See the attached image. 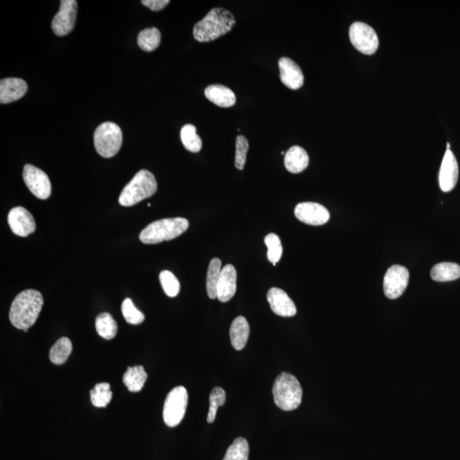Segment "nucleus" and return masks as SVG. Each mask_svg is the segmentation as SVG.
<instances>
[{
    "mask_svg": "<svg viewBox=\"0 0 460 460\" xmlns=\"http://www.w3.org/2000/svg\"><path fill=\"white\" fill-rule=\"evenodd\" d=\"M122 131L114 122L100 125L94 133L95 150L104 158H111L116 155L122 145Z\"/></svg>",
    "mask_w": 460,
    "mask_h": 460,
    "instance_id": "nucleus-6",
    "label": "nucleus"
},
{
    "mask_svg": "<svg viewBox=\"0 0 460 460\" xmlns=\"http://www.w3.org/2000/svg\"><path fill=\"white\" fill-rule=\"evenodd\" d=\"M249 442L243 437H238L227 450L223 460H249Z\"/></svg>",
    "mask_w": 460,
    "mask_h": 460,
    "instance_id": "nucleus-30",
    "label": "nucleus"
},
{
    "mask_svg": "<svg viewBox=\"0 0 460 460\" xmlns=\"http://www.w3.org/2000/svg\"><path fill=\"white\" fill-rule=\"evenodd\" d=\"M28 90L26 81L19 78H7L0 81V103L7 104L19 101Z\"/></svg>",
    "mask_w": 460,
    "mask_h": 460,
    "instance_id": "nucleus-17",
    "label": "nucleus"
},
{
    "mask_svg": "<svg viewBox=\"0 0 460 460\" xmlns=\"http://www.w3.org/2000/svg\"><path fill=\"white\" fill-rule=\"evenodd\" d=\"M350 40L355 49L366 55L375 54L380 45L375 30L360 21L350 26Z\"/></svg>",
    "mask_w": 460,
    "mask_h": 460,
    "instance_id": "nucleus-8",
    "label": "nucleus"
},
{
    "mask_svg": "<svg viewBox=\"0 0 460 460\" xmlns=\"http://www.w3.org/2000/svg\"><path fill=\"white\" fill-rule=\"evenodd\" d=\"M205 95L210 102L221 108H230L236 103V97L233 90L222 85L207 86Z\"/></svg>",
    "mask_w": 460,
    "mask_h": 460,
    "instance_id": "nucleus-20",
    "label": "nucleus"
},
{
    "mask_svg": "<svg viewBox=\"0 0 460 460\" xmlns=\"http://www.w3.org/2000/svg\"><path fill=\"white\" fill-rule=\"evenodd\" d=\"M310 158L307 152L299 146L291 147L285 155L284 164L288 170L293 174L305 171L309 166Z\"/></svg>",
    "mask_w": 460,
    "mask_h": 460,
    "instance_id": "nucleus-19",
    "label": "nucleus"
},
{
    "mask_svg": "<svg viewBox=\"0 0 460 460\" xmlns=\"http://www.w3.org/2000/svg\"><path fill=\"white\" fill-rule=\"evenodd\" d=\"M95 329L104 340H110L116 336L118 325L110 313L104 312L95 319Z\"/></svg>",
    "mask_w": 460,
    "mask_h": 460,
    "instance_id": "nucleus-26",
    "label": "nucleus"
},
{
    "mask_svg": "<svg viewBox=\"0 0 460 460\" xmlns=\"http://www.w3.org/2000/svg\"><path fill=\"white\" fill-rule=\"evenodd\" d=\"M162 42V33L156 28L142 30L138 34L137 44L142 51L147 52L154 51L157 49Z\"/></svg>",
    "mask_w": 460,
    "mask_h": 460,
    "instance_id": "nucleus-27",
    "label": "nucleus"
},
{
    "mask_svg": "<svg viewBox=\"0 0 460 460\" xmlns=\"http://www.w3.org/2000/svg\"><path fill=\"white\" fill-rule=\"evenodd\" d=\"M44 298L38 291L28 289L23 291L12 302L10 310V320L15 328L24 330L33 327L40 315Z\"/></svg>",
    "mask_w": 460,
    "mask_h": 460,
    "instance_id": "nucleus-1",
    "label": "nucleus"
},
{
    "mask_svg": "<svg viewBox=\"0 0 460 460\" xmlns=\"http://www.w3.org/2000/svg\"><path fill=\"white\" fill-rule=\"evenodd\" d=\"M23 176L25 184L34 197L41 199H46L51 197V184L45 172L28 164L24 167Z\"/></svg>",
    "mask_w": 460,
    "mask_h": 460,
    "instance_id": "nucleus-9",
    "label": "nucleus"
},
{
    "mask_svg": "<svg viewBox=\"0 0 460 460\" xmlns=\"http://www.w3.org/2000/svg\"><path fill=\"white\" fill-rule=\"evenodd\" d=\"M249 150V143L246 137L243 135H239L236 141V167L239 170H243L246 162L247 152Z\"/></svg>",
    "mask_w": 460,
    "mask_h": 460,
    "instance_id": "nucleus-35",
    "label": "nucleus"
},
{
    "mask_svg": "<svg viewBox=\"0 0 460 460\" xmlns=\"http://www.w3.org/2000/svg\"><path fill=\"white\" fill-rule=\"evenodd\" d=\"M90 401L95 407H106L113 397L110 385L108 383L95 385V387L90 390Z\"/></svg>",
    "mask_w": 460,
    "mask_h": 460,
    "instance_id": "nucleus-29",
    "label": "nucleus"
},
{
    "mask_svg": "<svg viewBox=\"0 0 460 460\" xmlns=\"http://www.w3.org/2000/svg\"><path fill=\"white\" fill-rule=\"evenodd\" d=\"M280 77L282 83L292 90L301 88L305 76L302 69L292 59L281 58L279 60Z\"/></svg>",
    "mask_w": 460,
    "mask_h": 460,
    "instance_id": "nucleus-16",
    "label": "nucleus"
},
{
    "mask_svg": "<svg viewBox=\"0 0 460 460\" xmlns=\"http://www.w3.org/2000/svg\"><path fill=\"white\" fill-rule=\"evenodd\" d=\"M281 155H286L285 152H284V151H282V152H281Z\"/></svg>",
    "mask_w": 460,
    "mask_h": 460,
    "instance_id": "nucleus-38",
    "label": "nucleus"
},
{
    "mask_svg": "<svg viewBox=\"0 0 460 460\" xmlns=\"http://www.w3.org/2000/svg\"><path fill=\"white\" fill-rule=\"evenodd\" d=\"M222 272V262L219 258L211 260L208 267L207 277V291L211 299L218 298V285Z\"/></svg>",
    "mask_w": 460,
    "mask_h": 460,
    "instance_id": "nucleus-25",
    "label": "nucleus"
},
{
    "mask_svg": "<svg viewBox=\"0 0 460 460\" xmlns=\"http://www.w3.org/2000/svg\"><path fill=\"white\" fill-rule=\"evenodd\" d=\"M236 23L231 12L223 8L212 9L194 25V37L195 41L202 43L215 41L231 31Z\"/></svg>",
    "mask_w": 460,
    "mask_h": 460,
    "instance_id": "nucleus-2",
    "label": "nucleus"
},
{
    "mask_svg": "<svg viewBox=\"0 0 460 460\" xmlns=\"http://www.w3.org/2000/svg\"><path fill=\"white\" fill-rule=\"evenodd\" d=\"M229 334L234 348L236 350L244 349L250 334V327L246 319L243 316L234 319Z\"/></svg>",
    "mask_w": 460,
    "mask_h": 460,
    "instance_id": "nucleus-21",
    "label": "nucleus"
},
{
    "mask_svg": "<svg viewBox=\"0 0 460 460\" xmlns=\"http://www.w3.org/2000/svg\"><path fill=\"white\" fill-rule=\"evenodd\" d=\"M143 6L150 8L151 11H160L170 4L169 0H142Z\"/></svg>",
    "mask_w": 460,
    "mask_h": 460,
    "instance_id": "nucleus-36",
    "label": "nucleus"
},
{
    "mask_svg": "<svg viewBox=\"0 0 460 460\" xmlns=\"http://www.w3.org/2000/svg\"><path fill=\"white\" fill-rule=\"evenodd\" d=\"M180 137L182 142L187 150L192 153H198L202 147V138L197 133V127L193 125H185L181 130Z\"/></svg>",
    "mask_w": 460,
    "mask_h": 460,
    "instance_id": "nucleus-28",
    "label": "nucleus"
},
{
    "mask_svg": "<svg viewBox=\"0 0 460 460\" xmlns=\"http://www.w3.org/2000/svg\"><path fill=\"white\" fill-rule=\"evenodd\" d=\"M272 392L276 405L281 410L293 411L301 404V385L291 373L282 372L276 377Z\"/></svg>",
    "mask_w": 460,
    "mask_h": 460,
    "instance_id": "nucleus-4",
    "label": "nucleus"
},
{
    "mask_svg": "<svg viewBox=\"0 0 460 460\" xmlns=\"http://www.w3.org/2000/svg\"><path fill=\"white\" fill-rule=\"evenodd\" d=\"M189 221L183 218L164 219L155 221L147 226L139 236L143 244H158L171 241L187 231Z\"/></svg>",
    "mask_w": 460,
    "mask_h": 460,
    "instance_id": "nucleus-3",
    "label": "nucleus"
},
{
    "mask_svg": "<svg viewBox=\"0 0 460 460\" xmlns=\"http://www.w3.org/2000/svg\"><path fill=\"white\" fill-rule=\"evenodd\" d=\"M189 394L183 386H177L167 394L163 409V419L169 427L179 425L186 413Z\"/></svg>",
    "mask_w": 460,
    "mask_h": 460,
    "instance_id": "nucleus-7",
    "label": "nucleus"
},
{
    "mask_svg": "<svg viewBox=\"0 0 460 460\" xmlns=\"http://www.w3.org/2000/svg\"><path fill=\"white\" fill-rule=\"evenodd\" d=\"M73 351V345L68 338H59L50 350V360L56 365H62L66 362Z\"/></svg>",
    "mask_w": 460,
    "mask_h": 460,
    "instance_id": "nucleus-24",
    "label": "nucleus"
},
{
    "mask_svg": "<svg viewBox=\"0 0 460 460\" xmlns=\"http://www.w3.org/2000/svg\"><path fill=\"white\" fill-rule=\"evenodd\" d=\"M8 224L17 236L27 237L36 231V224L33 216L24 207L12 208L8 215Z\"/></svg>",
    "mask_w": 460,
    "mask_h": 460,
    "instance_id": "nucleus-13",
    "label": "nucleus"
},
{
    "mask_svg": "<svg viewBox=\"0 0 460 460\" xmlns=\"http://www.w3.org/2000/svg\"><path fill=\"white\" fill-rule=\"evenodd\" d=\"M121 311L124 318L129 324L139 325L145 320V315L140 310H138L131 298L125 299L121 305Z\"/></svg>",
    "mask_w": 460,
    "mask_h": 460,
    "instance_id": "nucleus-34",
    "label": "nucleus"
},
{
    "mask_svg": "<svg viewBox=\"0 0 460 460\" xmlns=\"http://www.w3.org/2000/svg\"><path fill=\"white\" fill-rule=\"evenodd\" d=\"M271 310L282 318H292L297 314V308L288 294L280 288H271L267 294Z\"/></svg>",
    "mask_w": 460,
    "mask_h": 460,
    "instance_id": "nucleus-15",
    "label": "nucleus"
},
{
    "mask_svg": "<svg viewBox=\"0 0 460 460\" xmlns=\"http://www.w3.org/2000/svg\"><path fill=\"white\" fill-rule=\"evenodd\" d=\"M157 190V182L152 173L147 170L138 172L131 182L125 187L119 198L123 207H132L143 199L150 198Z\"/></svg>",
    "mask_w": 460,
    "mask_h": 460,
    "instance_id": "nucleus-5",
    "label": "nucleus"
},
{
    "mask_svg": "<svg viewBox=\"0 0 460 460\" xmlns=\"http://www.w3.org/2000/svg\"><path fill=\"white\" fill-rule=\"evenodd\" d=\"M294 214L301 222L319 226L328 222L330 214L327 208L315 202H303L295 207Z\"/></svg>",
    "mask_w": 460,
    "mask_h": 460,
    "instance_id": "nucleus-12",
    "label": "nucleus"
},
{
    "mask_svg": "<svg viewBox=\"0 0 460 460\" xmlns=\"http://www.w3.org/2000/svg\"><path fill=\"white\" fill-rule=\"evenodd\" d=\"M431 276L437 282L452 281L460 278V266L455 263H440L432 268Z\"/></svg>",
    "mask_w": 460,
    "mask_h": 460,
    "instance_id": "nucleus-23",
    "label": "nucleus"
},
{
    "mask_svg": "<svg viewBox=\"0 0 460 460\" xmlns=\"http://www.w3.org/2000/svg\"><path fill=\"white\" fill-rule=\"evenodd\" d=\"M237 273L231 264L223 268L218 285V299L220 302L226 303L236 293Z\"/></svg>",
    "mask_w": 460,
    "mask_h": 460,
    "instance_id": "nucleus-18",
    "label": "nucleus"
},
{
    "mask_svg": "<svg viewBox=\"0 0 460 460\" xmlns=\"http://www.w3.org/2000/svg\"><path fill=\"white\" fill-rule=\"evenodd\" d=\"M209 400L210 407L207 415V422L211 424L214 422L219 407L224 406L226 402V393L223 388L216 387L212 390Z\"/></svg>",
    "mask_w": 460,
    "mask_h": 460,
    "instance_id": "nucleus-32",
    "label": "nucleus"
},
{
    "mask_svg": "<svg viewBox=\"0 0 460 460\" xmlns=\"http://www.w3.org/2000/svg\"><path fill=\"white\" fill-rule=\"evenodd\" d=\"M147 379V375L143 367H130L125 372L123 382L129 392H138L145 386Z\"/></svg>",
    "mask_w": 460,
    "mask_h": 460,
    "instance_id": "nucleus-22",
    "label": "nucleus"
},
{
    "mask_svg": "<svg viewBox=\"0 0 460 460\" xmlns=\"http://www.w3.org/2000/svg\"><path fill=\"white\" fill-rule=\"evenodd\" d=\"M446 146H448V150H450V143L449 142H448V145H446Z\"/></svg>",
    "mask_w": 460,
    "mask_h": 460,
    "instance_id": "nucleus-37",
    "label": "nucleus"
},
{
    "mask_svg": "<svg viewBox=\"0 0 460 460\" xmlns=\"http://www.w3.org/2000/svg\"><path fill=\"white\" fill-rule=\"evenodd\" d=\"M409 272L402 266H393L389 268L384 278L385 296L390 299L401 297L409 285Z\"/></svg>",
    "mask_w": 460,
    "mask_h": 460,
    "instance_id": "nucleus-11",
    "label": "nucleus"
},
{
    "mask_svg": "<svg viewBox=\"0 0 460 460\" xmlns=\"http://www.w3.org/2000/svg\"><path fill=\"white\" fill-rule=\"evenodd\" d=\"M160 281L164 293L168 297L175 298L179 293L180 283L171 271H163L160 274Z\"/></svg>",
    "mask_w": 460,
    "mask_h": 460,
    "instance_id": "nucleus-33",
    "label": "nucleus"
},
{
    "mask_svg": "<svg viewBox=\"0 0 460 460\" xmlns=\"http://www.w3.org/2000/svg\"><path fill=\"white\" fill-rule=\"evenodd\" d=\"M459 179V164L452 151L446 150L439 173L440 188L444 192L452 191Z\"/></svg>",
    "mask_w": 460,
    "mask_h": 460,
    "instance_id": "nucleus-14",
    "label": "nucleus"
},
{
    "mask_svg": "<svg viewBox=\"0 0 460 460\" xmlns=\"http://www.w3.org/2000/svg\"><path fill=\"white\" fill-rule=\"evenodd\" d=\"M264 243H266L268 249L267 257L268 261L276 266V264L280 261L282 251H283L280 238L276 234H270L264 239Z\"/></svg>",
    "mask_w": 460,
    "mask_h": 460,
    "instance_id": "nucleus-31",
    "label": "nucleus"
},
{
    "mask_svg": "<svg viewBox=\"0 0 460 460\" xmlns=\"http://www.w3.org/2000/svg\"><path fill=\"white\" fill-rule=\"evenodd\" d=\"M60 10L52 20L51 28L56 36H67L75 27L78 3L76 0H62Z\"/></svg>",
    "mask_w": 460,
    "mask_h": 460,
    "instance_id": "nucleus-10",
    "label": "nucleus"
}]
</instances>
